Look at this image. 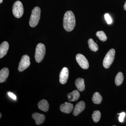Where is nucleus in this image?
<instances>
[{"label": "nucleus", "mask_w": 126, "mask_h": 126, "mask_svg": "<svg viewBox=\"0 0 126 126\" xmlns=\"http://www.w3.org/2000/svg\"><path fill=\"white\" fill-rule=\"evenodd\" d=\"M76 24L75 16L72 11H69L64 14L63 19V26L65 31H72L74 29Z\"/></svg>", "instance_id": "nucleus-1"}, {"label": "nucleus", "mask_w": 126, "mask_h": 126, "mask_svg": "<svg viewBox=\"0 0 126 126\" xmlns=\"http://www.w3.org/2000/svg\"><path fill=\"white\" fill-rule=\"evenodd\" d=\"M41 10L40 7L36 6L32 10L29 21L30 26L34 27L38 24L40 18Z\"/></svg>", "instance_id": "nucleus-2"}, {"label": "nucleus", "mask_w": 126, "mask_h": 126, "mask_svg": "<svg viewBox=\"0 0 126 126\" xmlns=\"http://www.w3.org/2000/svg\"><path fill=\"white\" fill-rule=\"evenodd\" d=\"M46 51L44 45L41 43L37 45L35 54V59L37 63H40L43 60L45 55Z\"/></svg>", "instance_id": "nucleus-3"}, {"label": "nucleus", "mask_w": 126, "mask_h": 126, "mask_svg": "<svg viewBox=\"0 0 126 126\" xmlns=\"http://www.w3.org/2000/svg\"><path fill=\"white\" fill-rule=\"evenodd\" d=\"M115 50L114 49H110L107 53L103 61V65L106 69L108 68L111 65L115 59Z\"/></svg>", "instance_id": "nucleus-4"}, {"label": "nucleus", "mask_w": 126, "mask_h": 126, "mask_svg": "<svg viewBox=\"0 0 126 126\" xmlns=\"http://www.w3.org/2000/svg\"><path fill=\"white\" fill-rule=\"evenodd\" d=\"M24 7L22 2L17 1L14 3L12 8V12L15 17L20 18L24 14Z\"/></svg>", "instance_id": "nucleus-5"}, {"label": "nucleus", "mask_w": 126, "mask_h": 126, "mask_svg": "<svg viewBox=\"0 0 126 126\" xmlns=\"http://www.w3.org/2000/svg\"><path fill=\"white\" fill-rule=\"evenodd\" d=\"M29 56L27 55H23L19 63L18 70L19 72H22L29 67L30 65Z\"/></svg>", "instance_id": "nucleus-6"}, {"label": "nucleus", "mask_w": 126, "mask_h": 126, "mask_svg": "<svg viewBox=\"0 0 126 126\" xmlns=\"http://www.w3.org/2000/svg\"><path fill=\"white\" fill-rule=\"evenodd\" d=\"M76 60L79 66L82 68L87 69L89 67V64L87 59L83 55L78 54L76 55Z\"/></svg>", "instance_id": "nucleus-7"}, {"label": "nucleus", "mask_w": 126, "mask_h": 126, "mask_svg": "<svg viewBox=\"0 0 126 126\" xmlns=\"http://www.w3.org/2000/svg\"><path fill=\"white\" fill-rule=\"evenodd\" d=\"M69 70L67 67L63 68L60 74V82L62 84L66 83L69 77Z\"/></svg>", "instance_id": "nucleus-8"}, {"label": "nucleus", "mask_w": 126, "mask_h": 126, "mask_svg": "<svg viewBox=\"0 0 126 126\" xmlns=\"http://www.w3.org/2000/svg\"><path fill=\"white\" fill-rule=\"evenodd\" d=\"M73 107V104L68 102H65L64 103L61 104L60 106V110L62 112L69 113L72 111Z\"/></svg>", "instance_id": "nucleus-9"}, {"label": "nucleus", "mask_w": 126, "mask_h": 126, "mask_svg": "<svg viewBox=\"0 0 126 126\" xmlns=\"http://www.w3.org/2000/svg\"><path fill=\"white\" fill-rule=\"evenodd\" d=\"M85 108V102L83 101L79 102L75 107L73 114L74 116H77L80 113L82 112Z\"/></svg>", "instance_id": "nucleus-10"}, {"label": "nucleus", "mask_w": 126, "mask_h": 126, "mask_svg": "<svg viewBox=\"0 0 126 126\" xmlns=\"http://www.w3.org/2000/svg\"><path fill=\"white\" fill-rule=\"evenodd\" d=\"M32 117L35 121L36 124L38 125L42 124L45 120V116L38 113H34L32 115Z\"/></svg>", "instance_id": "nucleus-11"}, {"label": "nucleus", "mask_w": 126, "mask_h": 126, "mask_svg": "<svg viewBox=\"0 0 126 126\" xmlns=\"http://www.w3.org/2000/svg\"><path fill=\"white\" fill-rule=\"evenodd\" d=\"M9 48V44L7 41H4L0 46V58H2L7 54Z\"/></svg>", "instance_id": "nucleus-12"}, {"label": "nucleus", "mask_w": 126, "mask_h": 126, "mask_svg": "<svg viewBox=\"0 0 126 126\" xmlns=\"http://www.w3.org/2000/svg\"><path fill=\"white\" fill-rule=\"evenodd\" d=\"M67 96L68 100L69 101H75L78 99L80 94L78 90H75L72 92L68 94Z\"/></svg>", "instance_id": "nucleus-13"}, {"label": "nucleus", "mask_w": 126, "mask_h": 126, "mask_svg": "<svg viewBox=\"0 0 126 126\" xmlns=\"http://www.w3.org/2000/svg\"><path fill=\"white\" fill-rule=\"evenodd\" d=\"M9 74V69L7 68H4L0 71V83L4 82L7 79Z\"/></svg>", "instance_id": "nucleus-14"}, {"label": "nucleus", "mask_w": 126, "mask_h": 126, "mask_svg": "<svg viewBox=\"0 0 126 126\" xmlns=\"http://www.w3.org/2000/svg\"><path fill=\"white\" fill-rule=\"evenodd\" d=\"M38 107L39 108L44 112L48 111L49 108V105L47 100L43 99L39 102L38 103Z\"/></svg>", "instance_id": "nucleus-15"}, {"label": "nucleus", "mask_w": 126, "mask_h": 126, "mask_svg": "<svg viewBox=\"0 0 126 126\" xmlns=\"http://www.w3.org/2000/svg\"><path fill=\"white\" fill-rule=\"evenodd\" d=\"M75 84L78 90L80 92H82L85 89L84 79H83L80 78L77 79L75 81Z\"/></svg>", "instance_id": "nucleus-16"}, {"label": "nucleus", "mask_w": 126, "mask_h": 126, "mask_svg": "<svg viewBox=\"0 0 126 126\" xmlns=\"http://www.w3.org/2000/svg\"><path fill=\"white\" fill-rule=\"evenodd\" d=\"M124 75L122 73L119 72L117 75L115 79V83L117 86H119L122 83L124 80Z\"/></svg>", "instance_id": "nucleus-17"}, {"label": "nucleus", "mask_w": 126, "mask_h": 126, "mask_svg": "<svg viewBox=\"0 0 126 126\" xmlns=\"http://www.w3.org/2000/svg\"><path fill=\"white\" fill-rule=\"evenodd\" d=\"M89 47L92 51L96 52L98 50V47L96 43L92 39H89L88 40Z\"/></svg>", "instance_id": "nucleus-18"}, {"label": "nucleus", "mask_w": 126, "mask_h": 126, "mask_svg": "<svg viewBox=\"0 0 126 126\" xmlns=\"http://www.w3.org/2000/svg\"><path fill=\"white\" fill-rule=\"evenodd\" d=\"M102 101V97L98 92L94 93L93 95L92 101L95 104H99Z\"/></svg>", "instance_id": "nucleus-19"}, {"label": "nucleus", "mask_w": 126, "mask_h": 126, "mask_svg": "<svg viewBox=\"0 0 126 126\" xmlns=\"http://www.w3.org/2000/svg\"><path fill=\"white\" fill-rule=\"evenodd\" d=\"M101 112L98 110L94 111L93 115H92L93 120L95 123H97L99 121L101 118Z\"/></svg>", "instance_id": "nucleus-20"}, {"label": "nucleus", "mask_w": 126, "mask_h": 126, "mask_svg": "<svg viewBox=\"0 0 126 126\" xmlns=\"http://www.w3.org/2000/svg\"><path fill=\"white\" fill-rule=\"evenodd\" d=\"M96 35L100 40L103 42L106 41L107 39V37L106 36V34L103 31L97 32L96 33Z\"/></svg>", "instance_id": "nucleus-21"}, {"label": "nucleus", "mask_w": 126, "mask_h": 126, "mask_svg": "<svg viewBox=\"0 0 126 126\" xmlns=\"http://www.w3.org/2000/svg\"><path fill=\"white\" fill-rule=\"evenodd\" d=\"M104 17H105V19H106L108 24H110L112 23V20L110 16L109 15V14H105V15H104Z\"/></svg>", "instance_id": "nucleus-22"}, {"label": "nucleus", "mask_w": 126, "mask_h": 126, "mask_svg": "<svg viewBox=\"0 0 126 126\" xmlns=\"http://www.w3.org/2000/svg\"><path fill=\"white\" fill-rule=\"evenodd\" d=\"M118 114L119 115V121L120 122H122L124 121V117L126 116V113L125 112H123L119 113V114L118 113Z\"/></svg>", "instance_id": "nucleus-23"}, {"label": "nucleus", "mask_w": 126, "mask_h": 126, "mask_svg": "<svg viewBox=\"0 0 126 126\" xmlns=\"http://www.w3.org/2000/svg\"><path fill=\"white\" fill-rule=\"evenodd\" d=\"M7 94L9 96L12 98V99H14V100H16V95L12 93L9 92L7 93Z\"/></svg>", "instance_id": "nucleus-24"}, {"label": "nucleus", "mask_w": 126, "mask_h": 126, "mask_svg": "<svg viewBox=\"0 0 126 126\" xmlns=\"http://www.w3.org/2000/svg\"><path fill=\"white\" fill-rule=\"evenodd\" d=\"M124 9L126 11V1L125 2L124 5Z\"/></svg>", "instance_id": "nucleus-25"}, {"label": "nucleus", "mask_w": 126, "mask_h": 126, "mask_svg": "<svg viewBox=\"0 0 126 126\" xmlns=\"http://www.w3.org/2000/svg\"><path fill=\"white\" fill-rule=\"evenodd\" d=\"M1 117H2V115H1V113H0V118H1Z\"/></svg>", "instance_id": "nucleus-26"}, {"label": "nucleus", "mask_w": 126, "mask_h": 126, "mask_svg": "<svg viewBox=\"0 0 126 126\" xmlns=\"http://www.w3.org/2000/svg\"><path fill=\"white\" fill-rule=\"evenodd\" d=\"M2 0H0V3H1L2 2Z\"/></svg>", "instance_id": "nucleus-27"}]
</instances>
